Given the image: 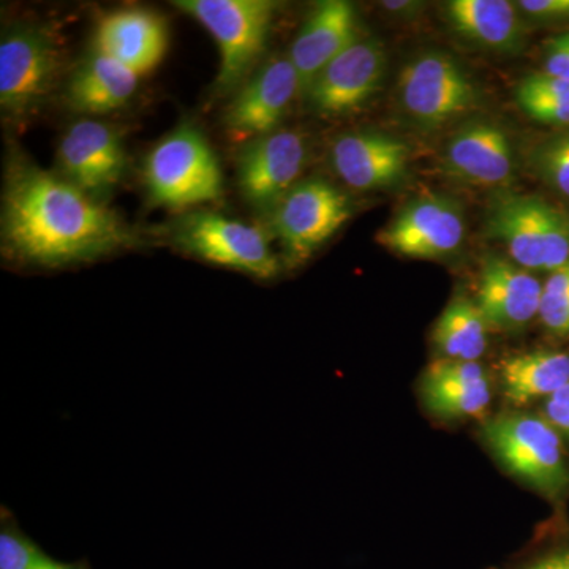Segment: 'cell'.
I'll use <instances>...</instances> for the list:
<instances>
[{"label":"cell","instance_id":"obj_1","mask_svg":"<svg viewBox=\"0 0 569 569\" xmlns=\"http://www.w3.org/2000/svg\"><path fill=\"white\" fill-rule=\"evenodd\" d=\"M137 244L132 228L97 198L11 153L2 193V247L11 258L62 268Z\"/></svg>","mask_w":569,"mask_h":569},{"label":"cell","instance_id":"obj_27","mask_svg":"<svg viewBox=\"0 0 569 569\" xmlns=\"http://www.w3.org/2000/svg\"><path fill=\"white\" fill-rule=\"evenodd\" d=\"M539 321L549 335L569 337V261L550 272L542 284Z\"/></svg>","mask_w":569,"mask_h":569},{"label":"cell","instance_id":"obj_33","mask_svg":"<svg viewBox=\"0 0 569 569\" xmlns=\"http://www.w3.org/2000/svg\"><path fill=\"white\" fill-rule=\"evenodd\" d=\"M383 9L391 13L392 17L400 18H415L418 14V11L422 9V3L419 2H408V0H400V2H383L381 3Z\"/></svg>","mask_w":569,"mask_h":569},{"label":"cell","instance_id":"obj_24","mask_svg":"<svg viewBox=\"0 0 569 569\" xmlns=\"http://www.w3.org/2000/svg\"><path fill=\"white\" fill-rule=\"evenodd\" d=\"M488 331L475 299L460 295L438 317L432 337L441 359L479 362L488 350Z\"/></svg>","mask_w":569,"mask_h":569},{"label":"cell","instance_id":"obj_8","mask_svg":"<svg viewBox=\"0 0 569 569\" xmlns=\"http://www.w3.org/2000/svg\"><path fill=\"white\" fill-rule=\"evenodd\" d=\"M183 252L257 279L279 274L280 263L260 228L227 219L216 212H192L181 217L170 231Z\"/></svg>","mask_w":569,"mask_h":569},{"label":"cell","instance_id":"obj_22","mask_svg":"<svg viewBox=\"0 0 569 569\" xmlns=\"http://www.w3.org/2000/svg\"><path fill=\"white\" fill-rule=\"evenodd\" d=\"M569 383V351L535 348L501 359L498 388L509 406L523 408L545 402Z\"/></svg>","mask_w":569,"mask_h":569},{"label":"cell","instance_id":"obj_15","mask_svg":"<svg viewBox=\"0 0 569 569\" xmlns=\"http://www.w3.org/2000/svg\"><path fill=\"white\" fill-rule=\"evenodd\" d=\"M541 280L508 257L489 254L479 271L475 302L489 329L519 332L539 318Z\"/></svg>","mask_w":569,"mask_h":569},{"label":"cell","instance_id":"obj_20","mask_svg":"<svg viewBox=\"0 0 569 569\" xmlns=\"http://www.w3.org/2000/svg\"><path fill=\"white\" fill-rule=\"evenodd\" d=\"M358 39V17L350 2L318 3L296 36L288 56L301 81L302 96L318 74Z\"/></svg>","mask_w":569,"mask_h":569},{"label":"cell","instance_id":"obj_25","mask_svg":"<svg viewBox=\"0 0 569 569\" xmlns=\"http://www.w3.org/2000/svg\"><path fill=\"white\" fill-rule=\"evenodd\" d=\"M516 102L535 122L569 129V82L552 74L533 73L516 89Z\"/></svg>","mask_w":569,"mask_h":569},{"label":"cell","instance_id":"obj_32","mask_svg":"<svg viewBox=\"0 0 569 569\" xmlns=\"http://www.w3.org/2000/svg\"><path fill=\"white\" fill-rule=\"evenodd\" d=\"M545 73L569 82V31L546 41Z\"/></svg>","mask_w":569,"mask_h":569},{"label":"cell","instance_id":"obj_28","mask_svg":"<svg viewBox=\"0 0 569 569\" xmlns=\"http://www.w3.org/2000/svg\"><path fill=\"white\" fill-rule=\"evenodd\" d=\"M0 569H86L51 559L24 535L11 529L0 533Z\"/></svg>","mask_w":569,"mask_h":569},{"label":"cell","instance_id":"obj_23","mask_svg":"<svg viewBox=\"0 0 569 569\" xmlns=\"http://www.w3.org/2000/svg\"><path fill=\"white\" fill-rule=\"evenodd\" d=\"M138 80L140 74L93 51L67 82L66 102L81 114H108L132 100Z\"/></svg>","mask_w":569,"mask_h":569},{"label":"cell","instance_id":"obj_12","mask_svg":"<svg viewBox=\"0 0 569 569\" xmlns=\"http://www.w3.org/2000/svg\"><path fill=\"white\" fill-rule=\"evenodd\" d=\"M307 144L296 130L279 129L249 141L238 160V182L247 203L271 213L305 170Z\"/></svg>","mask_w":569,"mask_h":569},{"label":"cell","instance_id":"obj_2","mask_svg":"<svg viewBox=\"0 0 569 569\" xmlns=\"http://www.w3.org/2000/svg\"><path fill=\"white\" fill-rule=\"evenodd\" d=\"M485 447L505 471L553 505L569 496L568 445L541 413L515 408L482 419Z\"/></svg>","mask_w":569,"mask_h":569},{"label":"cell","instance_id":"obj_17","mask_svg":"<svg viewBox=\"0 0 569 569\" xmlns=\"http://www.w3.org/2000/svg\"><path fill=\"white\" fill-rule=\"evenodd\" d=\"M410 149L399 138L359 130L332 142L331 163L339 178L351 189L387 190L402 182L408 171Z\"/></svg>","mask_w":569,"mask_h":569},{"label":"cell","instance_id":"obj_19","mask_svg":"<svg viewBox=\"0 0 569 569\" xmlns=\"http://www.w3.org/2000/svg\"><path fill=\"white\" fill-rule=\"evenodd\" d=\"M96 51L137 74L156 69L168 50V28L159 14L141 7L110 11L93 36Z\"/></svg>","mask_w":569,"mask_h":569},{"label":"cell","instance_id":"obj_4","mask_svg":"<svg viewBox=\"0 0 569 569\" xmlns=\"http://www.w3.org/2000/svg\"><path fill=\"white\" fill-rule=\"evenodd\" d=\"M179 10L203 24L217 41L220 67L213 89L219 97L234 93L253 73L274 21L269 0H176Z\"/></svg>","mask_w":569,"mask_h":569},{"label":"cell","instance_id":"obj_29","mask_svg":"<svg viewBox=\"0 0 569 569\" xmlns=\"http://www.w3.org/2000/svg\"><path fill=\"white\" fill-rule=\"evenodd\" d=\"M501 569H569V539L530 550Z\"/></svg>","mask_w":569,"mask_h":569},{"label":"cell","instance_id":"obj_13","mask_svg":"<svg viewBox=\"0 0 569 569\" xmlns=\"http://www.w3.org/2000/svg\"><path fill=\"white\" fill-rule=\"evenodd\" d=\"M298 93L301 81L290 59H269L234 92L224 127L234 140L247 142L276 132Z\"/></svg>","mask_w":569,"mask_h":569},{"label":"cell","instance_id":"obj_6","mask_svg":"<svg viewBox=\"0 0 569 569\" xmlns=\"http://www.w3.org/2000/svg\"><path fill=\"white\" fill-rule=\"evenodd\" d=\"M61 44L41 24H18L0 41V108L22 121L51 96L61 73Z\"/></svg>","mask_w":569,"mask_h":569},{"label":"cell","instance_id":"obj_10","mask_svg":"<svg viewBox=\"0 0 569 569\" xmlns=\"http://www.w3.org/2000/svg\"><path fill=\"white\" fill-rule=\"evenodd\" d=\"M462 208L443 194H422L403 206L377 236V241L402 257L440 260L451 257L466 241Z\"/></svg>","mask_w":569,"mask_h":569},{"label":"cell","instance_id":"obj_30","mask_svg":"<svg viewBox=\"0 0 569 569\" xmlns=\"http://www.w3.org/2000/svg\"><path fill=\"white\" fill-rule=\"evenodd\" d=\"M516 6L523 18L538 24H563L569 21V0H520Z\"/></svg>","mask_w":569,"mask_h":569},{"label":"cell","instance_id":"obj_11","mask_svg":"<svg viewBox=\"0 0 569 569\" xmlns=\"http://www.w3.org/2000/svg\"><path fill=\"white\" fill-rule=\"evenodd\" d=\"M385 70L387 52L381 41L359 37L318 74L305 96L317 114H353L380 91Z\"/></svg>","mask_w":569,"mask_h":569},{"label":"cell","instance_id":"obj_14","mask_svg":"<svg viewBox=\"0 0 569 569\" xmlns=\"http://www.w3.org/2000/svg\"><path fill=\"white\" fill-rule=\"evenodd\" d=\"M441 170L468 186L503 189L518 170L511 138L496 122L463 123L445 144Z\"/></svg>","mask_w":569,"mask_h":569},{"label":"cell","instance_id":"obj_5","mask_svg":"<svg viewBox=\"0 0 569 569\" xmlns=\"http://www.w3.org/2000/svg\"><path fill=\"white\" fill-rule=\"evenodd\" d=\"M142 174L152 203L163 208L211 203L223 192L219 160L203 133L189 123L153 146Z\"/></svg>","mask_w":569,"mask_h":569},{"label":"cell","instance_id":"obj_7","mask_svg":"<svg viewBox=\"0 0 569 569\" xmlns=\"http://www.w3.org/2000/svg\"><path fill=\"white\" fill-rule=\"evenodd\" d=\"M400 107L422 130L466 118L481 102L478 86L452 56L427 51L411 59L397 81Z\"/></svg>","mask_w":569,"mask_h":569},{"label":"cell","instance_id":"obj_18","mask_svg":"<svg viewBox=\"0 0 569 569\" xmlns=\"http://www.w3.org/2000/svg\"><path fill=\"white\" fill-rule=\"evenodd\" d=\"M427 413L440 421L486 419L493 400L492 378L479 362L437 359L419 381Z\"/></svg>","mask_w":569,"mask_h":569},{"label":"cell","instance_id":"obj_31","mask_svg":"<svg viewBox=\"0 0 569 569\" xmlns=\"http://www.w3.org/2000/svg\"><path fill=\"white\" fill-rule=\"evenodd\" d=\"M539 413L559 432L569 447V383L541 402Z\"/></svg>","mask_w":569,"mask_h":569},{"label":"cell","instance_id":"obj_26","mask_svg":"<svg viewBox=\"0 0 569 569\" xmlns=\"http://www.w3.org/2000/svg\"><path fill=\"white\" fill-rule=\"evenodd\" d=\"M529 167L539 181L569 203V129L535 144Z\"/></svg>","mask_w":569,"mask_h":569},{"label":"cell","instance_id":"obj_9","mask_svg":"<svg viewBox=\"0 0 569 569\" xmlns=\"http://www.w3.org/2000/svg\"><path fill=\"white\" fill-rule=\"evenodd\" d=\"M347 194L325 179L296 183L271 212L272 230L293 264L309 260L348 222Z\"/></svg>","mask_w":569,"mask_h":569},{"label":"cell","instance_id":"obj_16","mask_svg":"<svg viewBox=\"0 0 569 569\" xmlns=\"http://www.w3.org/2000/svg\"><path fill=\"white\" fill-rule=\"evenodd\" d=\"M62 178L97 198L110 192L126 173V152L107 123L81 119L69 127L58 151Z\"/></svg>","mask_w":569,"mask_h":569},{"label":"cell","instance_id":"obj_21","mask_svg":"<svg viewBox=\"0 0 569 569\" xmlns=\"http://www.w3.org/2000/svg\"><path fill=\"white\" fill-rule=\"evenodd\" d=\"M452 31L498 54H516L526 44V24L509 0H452L445 6Z\"/></svg>","mask_w":569,"mask_h":569},{"label":"cell","instance_id":"obj_3","mask_svg":"<svg viewBox=\"0 0 569 569\" xmlns=\"http://www.w3.org/2000/svg\"><path fill=\"white\" fill-rule=\"evenodd\" d=\"M485 234L531 272L550 274L569 261V211L537 194L498 190L486 211Z\"/></svg>","mask_w":569,"mask_h":569}]
</instances>
